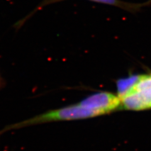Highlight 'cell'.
<instances>
[{
    "instance_id": "277c9868",
    "label": "cell",
    "mask_w": 151,
    "mask_h": 151,
    "mask_svg": "<svg viewBox=\"0 0 151 151\" xmlns=\"http://www.w3.org/2000/svg\"><path fill=\"white\" fill-rule=\"evenodd\" d=\"M90 1L107 4H111V5H114L127 9H136L137 7L139 6V5H135V4H127L125 2L121 1L120 0H90Z\"/></svg>"
},
{
    "instance_id": "6da1fadb",
    "label": "cell",
    "mask_w": 151,
    "mask_h": 151,
    "mask_svg": "<svg viewBox=\"0 0 151 151\" xmlns=\"http://www.w3.org/2000/svg\"><path fill=\"white\" fill-rule=\"evenodd\" d=\"M99 115L100 114L96 111L85 108L78 103L74 105H70L45 112L43 114L33 117L25 121L9 126L8 128L4 129V131L13 129L21 128V127L28 125L42 124V123L83 119Z\"/></svg>"
},
{
    "instance_id": "3957f363",
    "label": "cell",
    "mask_w": 151,
    "mask_h": 151,
    "mask_svg": "<svg viewBox=\"0 0 151 151\" xmlns=\"http://www.w3.org/2000/svg\"><path fill=\"white\" fill-rule=\"evenodd\" d=\"M141 76H130L127 78L118 80L116 82L117 96L120 98V100L134 91L136 84L141 78Z\"/></svg>"
},
{
    "instance_id": "7a4b0ae2",
    "label": "cell",
    "mask_w": 151,
    "mask_h": 151,
    "mask_svg": "<svg viewBox=\"0 0 151 151\" xmlns=\"http://www.w3.org/2000/svg\"><path fill=\"white\" fill-rule=\"evenodd\" d=\"M79 104L96 111L100 115L119 109L122 105L121 100L119 96L104 91L93 94L84 99Z\"/></svg>"
}]
</instances>
